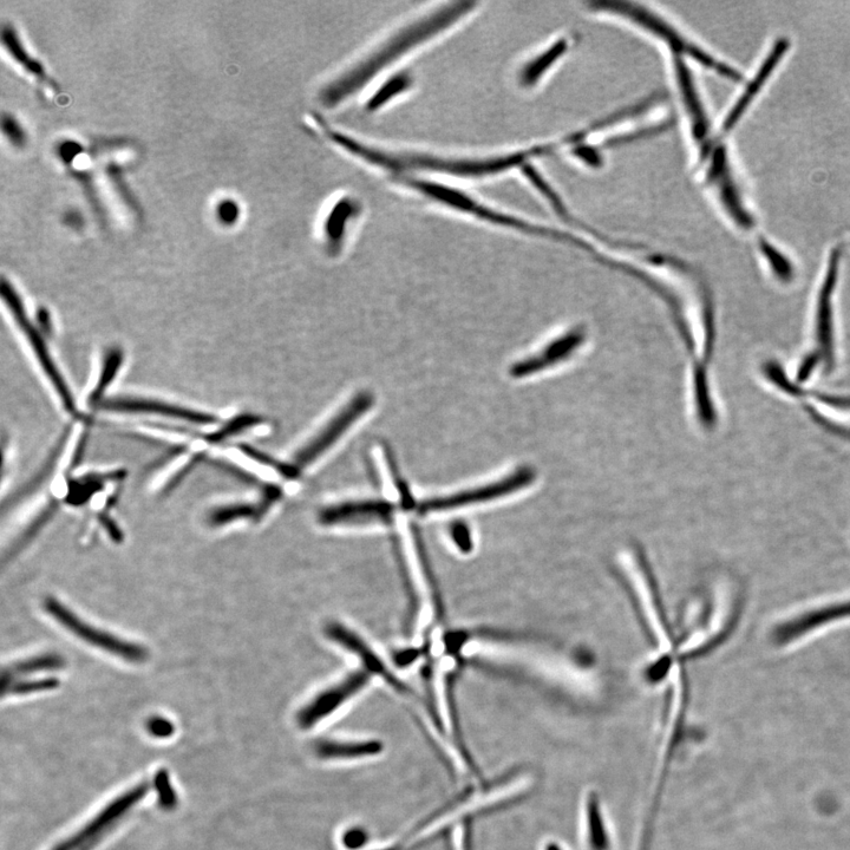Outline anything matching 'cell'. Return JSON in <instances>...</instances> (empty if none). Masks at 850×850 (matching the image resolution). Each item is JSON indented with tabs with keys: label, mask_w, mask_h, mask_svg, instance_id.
<instances>
[{
	"label": "cell",
	"mask_w": 850,
	"mask_h": 850,
	"mask_svg": "<svg viewBox=\"0 0 850 850\" xmlns=\"http://www.w3.org/2000/svg\"><path fill=\"white\" fill-rule=\"evenodd\" d=\"M666 65L695 156L697 173L701 174L705 187L729 219L742 230H751L755 225L754 217L743 200L723 136L712 127L691 65L683 60H669Z\"/></svg>",
	"instance_id": "1"
},
{
	"label": "cell",
	"mask_w": 850,
	"mask_h": 850,
	"mask_svg": "<svg viewBox=\"0 0 850 850\" xmlns=\"http://www.w3.org/2000/svg\"><path fill=\"white\" fill-rule=\"evenodd\" d=\"M583 9L591 17L616 23L643 36L662 50L665 58H680L690 64L701 65L730 81L742 80V75L736 69L710 54L691 38L669 12L656 5L626 0H592L583 3Z\"/></svg>",
	"instance_id": "2"
},
{
	"label": "cell",
	"mask_w": 850,
	"mask_h": 850,
	"mask_svg": "<svg viewBox=\"0 0 850 850\" xmlns=\"http://www.w3.org/2000/svg\"><path fill=\"white\" fill-rule=\"evenodd\" d=\"M479 3L459 2L444 6L440 11L431 13L421 21L398 31L379 48L372 51L364 60L353 65L345 73L335 78L320 91L319 98L323 106L335 108L363 89L390 64L414 50L418 45L442 34L462 19L472 15Z\"/></svg>",
	"instance_id": "3"
},
{
	"label": "cell",
	"mask_w": 850,
	"mask_h": 850,
	"mask_svg": "<svg viewBox=\"0 0 850 850\" xmlns=\"http://www.w3.org/2000/svg\"><path fill=\"white\" fill-rule=\"evenodd\" d=\"M842 252L839 247L834 248L828 260V266L823 278L819 296L816 299L814 316V346L812 351L804 357L799 370V381H808L810 375L823 366L829 369L833 366L835 357L834 338V311L833 297L839 278L840 260Z\"/></svg>",
	"instance_id": "4"
},
{
	"label": "cell",
	"mask_w": 850,
	"mask_h": 850,
	"mask_svg": "<svg viewBox=\"0 0 850 850\" xmlns=\"http://www.w3.org/2000/svg\"><path fill=\"white\" fill-rule=\"evenodd\" d=\"M405 187L413 189L425 198L434 200L437 204L454 209V211L467 215L477 221L489 226L500 228V230L518 233L521 225V214L505 211V209L486 204L475 196L460 189L442 185V183L431 182L423 179L411 178L409 175H401L396 178Z\"/></svg>",
	"instance_id": "5"
},
{
	"label": "cell",
	"mask_w": 850,
	"mask_h": 850,
	"mask_svg": "<svg viewBox=\"0 0 850 850\" xmlns=\"http://www.w3.org/2000/svg\"><path fill=\"white\" fill-rule=\"evenodd\" d=\"M2 297L4 304L8 306L13 320H15L18 328L21 329L26 342L30 345L32 353H34L39 365H41L44 375L48 377L51 387L54 388L56 394L60 397L63 408L68 413L76 414L77 416V405L73 392H71L69 384L65 381L62 372L58 369V365L54 361V357L51 355L47 337L32 322L28 313H26L22 297L19 296L10 281L5 278L2 283Z\"/></svg>",
	"instance_id": "6"
},
{
	"label": "cell",
	"mask_w": 850,
	"mask_h": 850,
	"mask_svg": "<svg viewBox=\"0 0 850 850\" xmlns=\"http://www.w3.org/2000/svg\"><path fill=\"white\" fill-rule=\"evenodd\" d=\"M578 41L574 32H564L522 58L514 73L516 87L523 94L538 91L572 54Z\"/></svg>",
	"instance_id": "7"
},
{
	"label": "cell",
	"mask_w": 850,
	"mask_h": 850,
	"mask_svg": "<svg viewBox=\"0 0 850 850\" xmlns=\"http://www.w3.org/2000/svg\"><path fill=\"white\" fill-rule=\"evenodd\" d=\"M371 673L362 669L350 673L339 682L317 693L304 704L296 714V724L300 730L315 729L319 723L348 704L370 683Z\"/></svg>",
	"instance_id": "8"
},
{
	"label": "cell",
	"mask_w": 850,
	"mask_h": 850,
	"mask_svg": "<svg viewBox=\"0 0 850 850\" xmlns=\"http://www.w3.org/2000/svg\"><path fill=\"white\" fill-rule=\"evenodd\" d=\"M45 610L49 616L54 618L60 625L74 634L83 642L97 647L103 651H107L116 657L128 660L130 663H142L148 657V652L145 647L132 644L119 637L113 636L109 632L97 629L85 621L81 620L73 612L65 607L60 601L49 598L44 603Z\"/></svg>",
	"instance_id": "9"
},
{
	"label": "cell",
	"mask_w": 850,
	"mask_h": 850,
	"mask_svg": "<svg viewBox=\"0 0 850 850\" xmlns=\"http://www.w3.org/2000/svg\"><path fill=\"white\" fill-rule=\"evenodd\" d=\"M534 474L529 468H520L513 475L505 477L499 481L488 483V485L480 486L472 489L463 490V492L450 494L446 496H438V498L429 499L421 503L418 507V512L422 515L450 512V510L459 509L462 507L480 505V503L489 502L499 498H503L508 494L515 493V490L521 489L529 483H532Z\"/></svg>",
	"instance_id": "10"
},
{
	"label": "cell",
	"mask_w": 850,
	"mask_h": 850,
	"mask_svg": "<svg viewBox=\"0 0 850 850\" xmlns=\"http://www.w3.org/2000/svg\"><path fill=\"white\" fill-rule=\"evenodd\" d=\"M97 410L107 411L111 414L159 416L168 418V420L199 425V427L218 423L217 417L205 413V411L146 397H107Z\"/></svg>",
	"instance_id": "11"
},
{
	"label": "cell",
	"mask_w": 850,
	"mask_h": 850,
	"mask_svg": "<svg viewBox=\"0 0 850 850\" xmlns=\"http://www.w3.org/2000/svg\"><path fill=\"white\" fill-rule=\"evenodd\" d=\"M374 403V398L370 394H361L356 396L355 400L346 405L340 413L326 424L319 431L316 437L300 449L294 456L291 466L299 474L300 470L305 469L315 462L319 456H322L333 443H335L346 430H348L359 417L366 413Z\"/></svg>",
	"instance_id": "12"
},
{
	"label": "cell",
	"mask_w": 850,
	"mask_h": 850,
	"mask_svg": "<svg viewBox=\"0 0 850 850\" xmlns=\"http://www.w3.org/2000/svg\"><path fill=\"white\" fill-rule=\"evenodd\" d=\"M395 507L384 500L340 502L319 510L317 521L323 527L390 526Z\"/></svg>",
	"instance_id": "13"
},
{
	"label": "cell",
	"mask_w": 850,
	"mask_h": 850,
	"mask_svg": "<svg viewBox=\"0 0 850 850\" xmlns=\"http://www.w3.org/2000/svg\"><path fill=\"white\" fill-rule=\"evenodd\" d=\"M148 791L149 786L147 783H142L140 786L130 789L126 794L117 797L115 801L109 803L80 832L71 836L68 840L63 841L52 850H89L93 848L97 840L102 838L107 833V830L122 815L126 814L130 808H133L137 802H140L147 795Z\"/></svg>",
	"instance_id": "14"
},
{
	"label": "cell",
	"mask_w": 850,
	"mask_h": 850,
	"mask_svg": "<svg viewBox=\"0 0 850 850\" xmlns=\"http://www.w3.org/2000/svg\"><path fill=\"white\" fill-rule=\"evenodd\" d=\"M325 636L332 640L333 643L342 646L348 650L353 656L361 660L363 669L371 673L372 676H379L389 683L398 693L402 695H411V691L407 685L401 682L394 673L390 672L388 665L383 662L381 657L371 649L370 645L342 624L330 623L325 627Z\"/></svg>",
	"instance_id": "15"
},
{
	"label": "cell",
	"mask_w": 850,
	"mask_h": 850,
	"mask_svg": "<svg viewBox=\"0 0 850 850\" xmlns=\"http://www.w3.org/2000/svg\"><path fill=\"white\" fill-rule=\"evenodd\" d=\"M788 49L789 42L787 39H780V41L776 42L761 67L758 68L757 74L754 76L753 80L750 81L741 97L738 98L735 106L732 107L728 115L725 116L722 128L719 130V133H721L722 136L729 134L731 130L736 127V124L740 122L745 110L748 109L751 102H753L754 98L758 95V93H760L763 88V84L769 80L771 74L774 73V70L777 65L780 64Z\"/></svg>",
	"instance_id": "16"
},
{
	"label": "cell",
	"mask_w": 850,
	"mask_h": 850,
	"mask_svg": "<svg viewBox=\"0 0 850 850\" xmlns=\"http://www.w3.org/2000/svg\"><path fill=\"white\" fill-rule=\"evenodd\" d=\"M313 754L325 762L358 761L379 756L384 744L379 740H318L313 743Z\"/></svg>",
	"instance_id": "17"
},
{
	"label": "cell",
	"mask_w": 850,
	"mask_h": 850,
	"mask_svg": "<svg viewBox=\"0 0 850 850\" xmlns=\"http://www.w3.org/2000/svg\"><path fill=\"white\" fill-rule=\"evenodd\" d=\"M581 342H583V337L580 336V332L574 331L572 336L562 337L559 342L547 345L544 351L540 355L532 357L531 361L516 364L512 370V376L533 375L534 372H540L546 366L565 361L564 358L568 357L575 348H578Z\"/></svg>",
	"instance_id": "18"
},
{
	"label": "cell",
	"mask_w": 850,
	"mask_h": 850,
	"mask_svg": "<svg viewBox=\"0 0 850 850\" xmlns=\"http://www.w3.org/2000/svg\"><path fill=\"white\" fill-rule=\"evenodd\" d=\"M584 835L588 850H612L610 830L597 793H588L584 803Z\"/></svg>",
	"instance_id": "19"
},
{
	"label": "cell",
	"mask_w": 850,
	"mask_h": 850,
	"mask_svg": "<svg viewBox=\"0 0 850 850\" xmlns=\"http://www.w3.org/2000/svg\"><path fill=\"white\" fill-rule=\"evenodd\" d=\"M124 351L120 346H109L103 353L101 370L93 391L90 392L88 403L91 408L97 410L101 403L106 400L107 392L120 375L124 364Z\"/></svg>",
	"instance_id": "20"
},
{
	"label": "cell",
	"mask_w": 850,
	"mask_h": 850,
	"mask_svg": "<svg viewBox=\"0 0 850 850\" xmlns=\"http://www.w3.org/2000/svg\"><path fill=\"white\" fill-rule=\"evenodd\" d=\"M126 473L114 472L111 474H88L82 477L69 479L68 492L65 495L64 501L71 506H82L88 503L91 498L106 487L107 482L113 480H122Z\"/></svg>",
	"instance_id": "21"
},
{
	"label": "cell",
	"mask_w": 850,
	"mask_h": 850,
	"mask_svg": "<svg viewBox=\"0 0 850 850\" xmlns=\"http://www.w3.org/2000/svg\"><path fill=\"white\" fill-rule=\"evenodd\" d=\"M358 204L351 198L338 200L332 206L324 225V233L330 247L338 248L342 244L346 228L352 218H356Z\"/></svg>",
	"instance_id": "22"
},
{
	"label": "cell",
	"mask_w": 850,
	"mask_h": 850,
	"mask_svg": "<svg viewBox=\"0 0 850 850\" xmlns=\"http://www.w3.org/2000/svg\"><path fill=\"white\" fill-rule=\"evenodd\" d=\"M413 85V78L410 75L401 73L389 78L387 82L381 85V88L375 91L370 100L366 102V110L377 111L387 106L389 102L395 100L396 97L408 91Z\"/></svg>",
	"instance_id": "23"
},
{
	"label": "cell",
	"mask_w": 850,
	"mask_h": 850,
	"mask_svg": "<svg viewBox=\"0 0 850 850\" xmlns=\"http://www.w3.org/2000/svg\"><path fill=\"white\" fill-rule=\"evenodd\" d=\"M760 250L763 258L767 260L770 271L773 272L777 280L782 281V283H788V281L793 280L795 274L794 266L790 263L786 255L778 251L767 240H761Z\"/></svg>",
	"instance_id": "24"
},
{
	"label": "cell",
	"mask_w": 850,
	"mask_h": 850,
	"mask_svg": "<svg viewBox=\"0 0 850 850\" xmlns=\"http://www.w3.org/2000/svg\"><path fill=\"white\" fill-rule=\"evenodd\" d=\"M62 665L63 660L54 655L32 658L30 660H25V662L12 665L8 670H4L3 680L28 676L29 673H35L42 670L60 669Z\"/></svg>",
	"instance_id": "25"
},
{
	"label": "cell",
	"mask_w": 850,
	"mask_h": 850,
	"mask_svg": "<svg viewBox=\"0 0 850 850\" xmlns=\"http://www.w3.org/2000/svg\"><path fill=\"white\" fill-rule=\"evenodd\" d=\"M58 686L55 678L39 680H13L3 684V693L9 695H30V693L54 690Z\"/></svg>",
	"instance_id": "26"
},
{
	"label": "cell",
	"mask_w": 850,
	"mask_h": 850,
	"mask_svg": "<svg viewBox=\"0 0 850 850\" xmlns=\"http://www.w3.org/2000/svg\"><path fill=\"white\" fill-rule=\"evenodd\" d=\"M155 788L156 791H158L159 802L162 808L173 809L176 806L178 799H176L175 791L172 787V783H170L167 771L160 770L159 773L156 774Z\"/></svg>",
	"instance_id": "27"
},
{
	"label": "cell",
	"mask_w": 850,
	"mask_h": 850,
	"mask_svg": "<svg viewBox=\"0 0 850 850\" xmlns=\"http://www.w3.org/2000/svg\"><path fill=\"white\" fill-rule=\"evenodd\" d=\"M449 535L451 541L454 542V545L457 549H459L461 553L472 552V532H470V529L466 525V523L462 521H455L451 523L449 527Z\"/></svg>",
	"instance_id": "28"
},
{
	"label": "cell",
	"mask_w": 850,
	"mask_h": 850,
	"mask_svg": "<svg viewBox=\"0 0 850 850\" xmlns=\"http://www.w3.org/2000/svg\"><path fill=\"white\" fill-rule=\"evenodd\" d=\"M369 838L368 830L362 827H352L343 834L342 843L344 848L348 850H358L369 842Z\"/></svg>",
	"instance_id": "29"
},
{
	"label": "cell",
	"mask_w": 850,
	"mask_h": 850,
	"mask_svg": "<svg viewBox=\"0 0 850 850\" xmlns=\"http://www.w3.org/2000/svg\"><path fill=\"white\" fill-rule=\"evenodd\" d=\"M147 730L154 737L167 738L173 735L174 725L172 722L167 721L166 718L154 717L149 719Z\"/></svg>",
	"instance_id": "30"
},
{
	"label": "cell",
	"mask_w": 850,
	"mask_h": 850,
	"mask_svg": "<svg viewBox=\"0 0 850 850\" xmlns=\"http://www.w3.org/2000/svg\"><path fill=\"white\" fill-rule=\"evenodd\" d=\"M422 655H424V651L420 649L402 650L395 653L394 660L397 665L405 668V666L413 664L415 660L420 658Z\"/></svg>",
	"instance_id": "31"
},
{
	"label": "cell",
	"mask_w": 850,
	"mask_h": 850,
	"mask_svg": "<svg viewBox=\"0 0 850 850\" xmlns=\"http://www.w3.org/2000/svg\"><path fill=\"white\" fill-rule=\"evenodd\" d=\"M37 312L38 329L42 331L45 337L49 338L52 332H54V324H52L50 313L47 309H41Z\"/></svg>",
	"instance_id": "32"
},
{
	"label": "cell",
	"mask_w": 850,
	"mask_h": 850,
	"mask_svg": "<svg viewBox=\"0 0 850 850\" xmlns=\"http://www.w3.org/2000/svg\"><path fill=\"white\" fill-rule=\"evenodd\" d=\"M542 850H565V849H564V847L559 845V843L549 841V842L546 843V845L544 846V849H542Z\"/></svg>",
	"instance_id": "33"
}]
</instances>
